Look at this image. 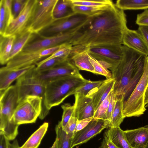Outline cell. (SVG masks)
Masks as SVG:
<instances>
[{"label":"cell","mask_w":148,"mask_h":148,"mask_svg":"<svg viewBox=\"0 0 148 148\" xmlns=\"http://www.w3.org/2000/svg\"><path fill=\"white\" fill-rule=\"evenodd\" d=\"M68 60L66 57H58L49 59L43 63L37 65L35 68L37 71H41L51 68Z\"/></svg>","instance_id":"35"},{"label":"cell","mask_w":148,"mask_h":148,"mask_svg":"<svg viewBox=\"0 0 148 148\" xmlns=\"http://www.w3.org/2000/svg\"><path fill=\"white\" fill-rule=\"evenodd\" d=\"M145 148H148V144L147 145V146L145 147Z\"/></svg>","instance_id":"50"},{"label":"cell","mask_w":148,"mask_h":148,"mask_svg":"<svg viewBox=\"0 0 148 148\" xmlns=\"http://www.w3.org/2000/svg\"><path fill=\"white\" fill-rule=\"evenodd\" d=\"M72 47V45L71 44H66L50 56L36 63V66L40 64L49 59L56 57H65L68 58Z\"/></svg>","instance_id":"36"},{"label":"cell","mask_w":148,"mask_h":148,"mask_svg":"<svg viewBox=\"0 0 148 148\" xmlns=\"http://www.w3.org/2000/svg\"><path fill=\"white\" fill-rule=\"evenodd\" d=\"M124 135L132 148H145L148 144V125L124 131Z\"/></svg>","instance_id":"19"},{"label":"cell","mask_w":148,"mask_h":148,"mask_svg":"<svg viewBox=\"0 0 148 148\" xmlns=\"http://www.w3.org/2000/svg\"><path fill=\"white\" fill-rule=\"evenodd\" d=\"M88 81L82 76H68L51 82L46 85L42 111L39 116L43 119L53 107L61 103L68 97Z\"/></svg>","instance_id":"3"},{"label":"cell","mask_w":148,"mask_h":148,"mask_svg":"<svg viewBox=\"0 0 148 148\" xmlns=\"http://www.w3.org/2000/svg\"><path fill=\"white\" fill-rule=\"evenodd\" d=\"M35 67L33 70L34 76L45 85L49 82L63 77L82 76L78 69L68 60L51 68L43 71H36Z\"/></svg>","instance_id":"12"},{"label":"cell","mask_w":148,"mask_h":148,"mask_svg":"<svg viewBox=\"0 0 148 148\" xmlns=\"http://www.w3.org/2000/svg\"><path fill=\"white\" fill-rule=\"evenodd\" d=\"M148 86V56H145L144 71L132 92L123 102L124 117L139 116L144 113L146 109L144 104L145 92Z\"/></svg>","instance_id":"5"},{"label":"cell","mask_w":148,"mask_h":148,"mask_svg":"<svg viewBox=\"0 0 148 148\" xmlns=\"http://www.w3.org/2000/svg\"><path fill=\"white\" fill-rule=\"evenodd\" d=\"M93 119V117H91L83 119L78 120L74 133L79 131L84 128Z\"/></svg>","instance_id":"43"},{"label":"cell","mask_w":148,"mask_h":148,"mask_svg":"<svg viewBox=\"0 0 148 148\" xmlns=\"http://www.w3.org/2000/svg\"><path fill=\"white\" fill-rule=\"evenodd\" d=\"M66 44L34 51H21L10 60L3 67L8 69H17L35 65L42 59L50 56Z\"/></svg>","instance_id":"10"},{"label":"cell","mask_w":148,"mask_h":148,"mask_svg":"<svg viewBox=\"0 0 148 148\" xmlns=\"http://www.w3.org/2000/svg\"><path fill=\"white\" fill-rule=\"evenodd\" d=\"M113 89L101 104L97 110L95 112L93 117V120L103 119L106 120V114Z\"/></svg>","instance_id":"34"},{"label":"cell","mask_w":148,"mask_h":148,"mask_svg":"<svg viewBox=\"0 0 148 148\" xmlns=\"http://www.w3.org/2000/svg\"><path fill=\"white\" fill-rule=\"evenodd\" d=\"M42 101L38 97L29 96L19 102L14 111L13 119L18 125L35 123L42 111Z\"/></svg>","instance_id":"7"},{"label":"cell","mask_w":148,"mask_h":148,"mask_svg":"<svg viewBox=\"0 0 148 148\" xmlns=\"http://www.w3.org/2000/svg\"><path fill=\"white\" fill-rule=\"evenodd\" d=\"M48 126V123H44L20 148H38L47 130Z\"/></svg>","instance_id":"27"},{"label":"cell","mask_w":148,"mask_h":148,"mask_svg":"<svg viewBox=\"0 0 148 148\" xmlns=\"http://www.w3.org/2000/svg\"><path fill=\"white\" fill-rule=\"evenodd\" d=\"M111 6L99 7L73 5V9L75 13L90 16L104 10Z\"/></svg>","instance_id":"32"},{"label":"cell","mask_w":148,"mask_h":148,"mask_svg":"<svg viewBox=\"0 0 148 148\" xmlns=\"http://www.w3.org/2000/svg\"><path fill=\"white\" fill-rule=\"evenodd\" d=\"M12 0L0 1V35L4 36L8 28L14 19L12 12Z\"/></svg>","instance_id":"22"},{"label":"cell","mask_w":148,"mask_h":148,"mask_svg":"<svg viewBox=\"0 0 148 148\" xmlns=\"http://www.w3.org/2000/svg\"><path fill=\"white\" fill-rule=\"evenodd\" d=\"M26 0H12V12L14 19L23 10Z\"/></svg>","instance_id":"39"},{"label":"cell","mask_w":148,"mask_h":148,"mask_svg":"<svg viewBox=\"0 0 148 148\" xmlns=\"http://www.w3.org/2000/svg\"><path fill=\"white\" fill-rule=\"evenodd\" d=\"M136 23L139 26H148V10L137 15Z\"/></svg>","instance_id":"42"},{"label":"cell","mask_w":148,"mask_h":148,"mask_svg":"<svg viewBox=\"0 0 148 148\" xmlns=\"http://www.w3.org/2000/svg\"><path fill=\"white\" fill-rule=\"evenodd\" d=\"M104 81V80L94 81L88 80L83 85L75 91L74 94L78 93L86 96L92 90L99 86Z\"/></svg>","instance_id":"37"},{"label":"cell","mask_w":148,"mask_h":148,"mask_svg":"<svg viewBox=\"0 0 148 148\" xmlns=\"http://www.w3.org/2000/svg\"><path fill=\"white\" fill-rule=\"evenodd\" d=\"M10 141L4 134H0V148H10Z\"/></svg>","instance_id":"46"},{"label":"cell","mask_w":148,"mask_h":148,"mask_svg":"<svg viewBox=\"0 0 148 148\" xmlns=\"http://www.w3.org/2000/svg\"><path fill=\"white\" fill-rule=\"evenodd\" d=\"M18 93L15 85L10 86L0 91V134L10 140H14L18 134L19 125L13 119V116L18 104Z\"/></svg>","instance_id":"4"},{"label":"cell","mask_w":148,"mask_h":148,"mask_svg":"<svg viewBox=\"0 0 148 148\" xmlns=\"http://www.w3.org/2000/svg\"><path fill=\"white\" fill-rule=\"evenodd\" d=\"M58 0H37L26 29L34 34L51 24L54 20L53 12Z\"/></svg>","instance_id":"6"},{"label":"cell","mask_w":148,"mask_h":148,"mask_svg":"<svg viewBox=\"0 0 148 148\" xmlns=\"http://www.w3.org/2000/svg\"><path fill=\"white\" fill-rule=\"evenodd\" d=\"M77 119L72 116L64 127L62 128L67 134H74L76 126Z\"/></svg>","instance_id":"41"},{"label":"cell","mask_w":148,"mask_h":148,"mask_svg":"<svg viewBox=\"0 0 148 148\" xmlns=\"http://www.w3.org/2000/svg\"><path fill=\"white\" fill-rule=\"evenodd\" d=\"M116 6L122 10H147L148 0H118Z\"/></svg>","instance_id":"30"},{"label":"cell","mask_w":148,"mask_h":148,"mask_svg":"<svg viewBox=\"0 0 148 148\" xmlns=\"http://www.w3.org/2000/svg\"><path fill=\"white\" fill-rule=\"evenodd\" d=\"M61 107L63 112L61 121L59 123L63 128L72 116L74 110V105L71 106L69 103L62 105Z\"/></svg>","instance_id":"38"},{"label":"cell","mask_w":148,"mask_h":148,"mask_svg":"<svg viewBox=\"0 0 148 148\" xmlns=\"http://www.w3.org/2000/svg\"><path fill=\"white\" fill-rule=\"evenodd\" d=\"M124 11L114 4L104 10L89 16L70 42L73 46L86 47L102 45H121L128 28Z\"/></svg>","instance_id":"1"},{"label":"cell","mask_w":148,"mask_h":148,"mask_svg":"<svg viewBox=\"0 0 148 148\" xmlns=\"http://www.w3.org/2000/svg\"><path fill=\"white\" fill-rule=\"evenodd\" d=\"M78 30L70 31L47 37L41 36L38 34H34L22 51H34L64 44L70 43Z\"/></svg>","instance_id":"11"},{"label":"cell","mask_w":148,"mask_h":148,"mask_svg":"<svg viewBox=\"0 0 148 148\" xmlns=\"http://www.w3.org/2000/svg\"><path fill=\"white\" fill-rule=\"evenodd\" d=\"M73 6L71 0H58L53 10L55 20L65 18L74 14Z\"/></svg>","instance_id":"26"},{"label":"cell","mask_w":148,"mask_h":148,"mask_svg":"<svg viewBox=\"0 0 148 148\" xmlns=\"http://www.w3.org/2000/svg\"><path fill=\"white\" fill-rule=\"evenodd\" d=\"M109 125V123L106 120L93 119L84 128L73 134L71 148L86 143L103 129L108 127Z\"/></svg>","instance_id":"14"},{"label":"cell","mask_w":148,"mask_h":148,"mask_svg":"<svg viewBox=\"0 0 148 148\" xmlns=\"http://www.w3.org/2000/svg\"><path fill=\"white\" fill-rule=\"evenodd\" d=\"M89 54L88 47L81 45L73 46L68 60L79 70L95 74L94 69L89 60Z\"/></svg>","instance_id":"16"},{"label":"cell","mask_w":148,"mask_h":148,"mask_svg":"<svg viewBox=\"0 0 148 148\" xmlns=\"http://www.w3.org/2000/svg\"><path fill=\"white\" fill-rule=\"evenodd\" d=\"M144 104L145 106L148 104V86L147 87L145 94Z\"/></svg>","instance_id":"48"},{"label":"cell","mask_w":148,"mask_h":148,"mask_svg":"<svg viewBox=\"0 0 148 148\" xmlns=\"http://www.w3.org/2000/svg\"><path fill=\"white\" fill-rule=\"evenodd\" d=\"M113 88L112 90L111 96L106 115V120L108 122L109 124L111 120L116 102V97L114 94Z\"/></svg>","instance_id":"40"},{"label":"cell","mask_w":148,"mask_h":148,"mask_svg":"<svg viewBox=\"0 0 148 148\" xmlns=\"http://www.w3.org/2000/svg\"><path fill=\"white\" fill-rule=\"evenodd\" d=\"M36 1L37 0H26L23 10L9 25L4 36H16L26 29Z\"/></svg>","instance_id":"15"},{"label":"cell","mask_w":148,"mask_h":148,"mask_svg":"<svg viewBox=\"0 0 148 148\" xmlns=\"http://www.w3.org/2000/svg\"><path fill=\"white\" fill-rule=\"evenodd\" d=\"M115 82L112 77L106 79L99 86L92 90L86 95L91 99L95 112L113 88Z\"/></svg>","instance_id":"20"},{"label":"cell","mask_w":148,"mask_h":148,"mask_svg":"<svg viewBox=\"0 0 148 148\" xmlns=\"http://www.w3.org/2000/svg\"><path fill=\"white\" fill-rule=\"evenodd\" d=\"M36 67L35 65L17 69H8L3 67L0 69V90L7 89L15 80Z\"/></svg>","instance_id":"21"},{"label":"cell","mask_w":148,"mask_h":148,"mask_svg":"<svg viewBox=\"0 0 148 148\" xmlns=\"http://www.w3.org/2000/svg\"><path fill=\"white\" fill-rule=\"evenodd\" d=\"M34 68L17 79L15 85L18 93V103L27 97L35 96L39 97L42 99V106L46 85L34 76L33 70Z\"/></svg>","instance_id":"9"},{"label":"cell","mask_w":148,"mask_h":148,"mask_svg":"<svg viewBox=\"0 0 148 148\" xmlns=\"http://www.w3.org/2000/svg\"><path fill=\"white\" fill-rule=\"evenodd\" d=\"M51 148H56V142L55 141Z\"/></svg>","instance_id":"49"},{"label":"cell","mask_w":148,"mask_h":148,"mask_svg":"<svg viewBox=\"0 0 148 148\" xmlns=\"http://www.w3.org/2000/svg\"><path fill=\"white\" fill-rule=\"evenodd\" d=\"M55 131L56 148H71L72 138L73 134H66L59 123L56 126Z\"/></svg>","instance_id":"29"},{"label":"cell","mask_w":148,"mask_h":148,"mask_svg":"<svg viewBox=\"0 0 148 148\" xmlns=\"http://www.w3.org/2000/svg\"><path fill=\"white\" fill-rule=\"evenodd\" d=\"M121 47V60L110 70L115 81L114 94L116 97L123 96L124 102L131 95L143 74L146 56L125 46L122 45Z\"/></svg>","instance_id":"2"},{"label":"cell","mask_w":148,"mask_h":148,"mask_svg":"<svg viewBox=\"0 0 148 148\" xmlns=\"http://www.w3.org/2000/svg\"><path fill=\"white\" fill-rule=\"evenodd\" d=\"M34 34L30 31L25 29L20 34L16 35L10 55L9 60L22 51Z\"/></svg>","instance_id":"25"},{"label":"cell","mask_w":148,"mask_h":148,"mask_svg":"<svg viewBox=\"0 0 148 148\" xmlns=\"http://www.w3.org/2000/svg\"><path fill=\"white\" fill-rule=\"evenodd\" d=\"M123 44L148 56V46L143 36L137 30L127 28L123 35Z\"/></svg>","instance_id":"18"},{"label":"cell","mask_w":148,"mask_h":148,"mask_svg":"<svg viewBox=\"0 0 148 148\" xmlns=\"http://www.w3.org/2000/svg\"><path fill=\"white\" fill-rule=\"evenodd\" d=\"M89 58L94 69L95 74L104 76L106 79L112 77V73L109 70L112 67L110 64L106 62L97 60L90 54Z\"/></svg>","instance_id":"31"},{"label":"cell","mask_w":148,"mask_h":148,"mask_svg":"<svg viewBox=\"0 0 148 148\" xmlns=\"http://www.w3.org/2000/svg\"><path fill=\"white\" fill-rule=\"evenodd\" d=\"M16 37L15 35H0V63L1 64H6L9 61L10 55Z\"/></svg>","instance_id":"24"},{"label":"cell","mask_w":148,"mask_h":148,"mask_svg":"<svg viewBox=\"0 0 148 148\" xmlns=\"http://www.w3.org/2000/svg\"><path fill=\"white\" fill-rule=\"evenodd\" d=\"M123 101L124 97L122 96L116 97L115 107L109 124V128L120 127L125 118L123 113Z\"/></svg>","instance_id":"28"},{"label":"cell","mask_w":148,"mask_h":148,"mask_svg":"<svg viewBox=\"0 0 148 148\" xmlns=\"http://www.w3.org/2000/svg\"><path fill=\"white\" fill-rule=\"evenodd\" d=\"M121 45H93L88 47V50L89 54L96 59L110 64L112 66L111 70L116 66L121 60L123 56Z\"/></svg>","instance_id":"13"},{"label":"cell","mask_w":148,"mask_h":148,"mask_svg":"<svg viewBox=\"0 0 148 148\" xmlns=\"http://www.w3.org/2000/svg\"><path fill=\"white\" fill-rule=\"evenodd\" d=\"M104 136L117 148H132L127 142L123 130L120 127L109 128Z\"/></svg>","instance_id":"23"},{"label":"cell","mask_w":148,"mask_h":148,"mask_svg":"<svg viewBox=\"0 0 148 148\" xmlns=\"http://www.w3.org/2000/svg\"><path fill=\"white\" fill-rule=\"evenodd\" d=\"M98 148H117L106 136L104 138Z\"/></svg>","instance_id":"45"},{"label":"cell","mask_w":148,"mask_h":148,"mask_svg":"<svg viewBox=\"0 0 148 148\" xmlns=\"http://www.w3.org/2000/svg\"><path fill=\"white\" fill-rule=\"evenodd\" d=\"M137 31L143 36L148 46V26H139Z\"/></svg>","instance_id":"44"},{"label":"cell","mask_w":148,"mask_h":148,"mask_svg":"<svg viewBox=\"0 0 148 148\" xmlns=\"http://www.w3.org/2000/svg\"><path fill=\"white\" fill-rule=\"evenodd\" d=\"M18 142L17 140H14L12 143H10V148H20Z\"/></svg>","instance_id":"47"},{"label":"cell","mask_w":148,"mask_h":148,"mask_svg":"<svg viewBox=\"0 0 148 148\" xmlns=\"http://www.w3.org/2000/svg\"><path fill=\"white\" fill-rule=\"evenodd\" d=\"M73 5L92 7H109L114 3L110 0H71Z\"/></svg>","instance_id":"33"},{"label":"cell","mask_w":148,"mask_h":148,"mask_svg":"<svg viewBox=\"0 0 148 148\" xmlns=\"http://www.w3.org/2000/svg\"><path fill=\"white\" fill-rule=\"evenodd\" d=\"M89 16L75 13L68 17L55 20L51 24L38 34L40 36L47 37L80 29Z\"/></svg>","instance_id":"8"},{"label":"cell","mask_w":148,"mask_h":148,"mask_svg":"<svg viewBox=\"0 0 148 148\" xmlns=\"http://www.w3.org/2000/svg\"><path fill=\"white\" fill-rule=\"evenodd\" d=\"M74 95V110L72 116L79 120L93 117L95 111L91 99L78 93Z\"/></svg>","instance_id":"17"}]
</instances>
